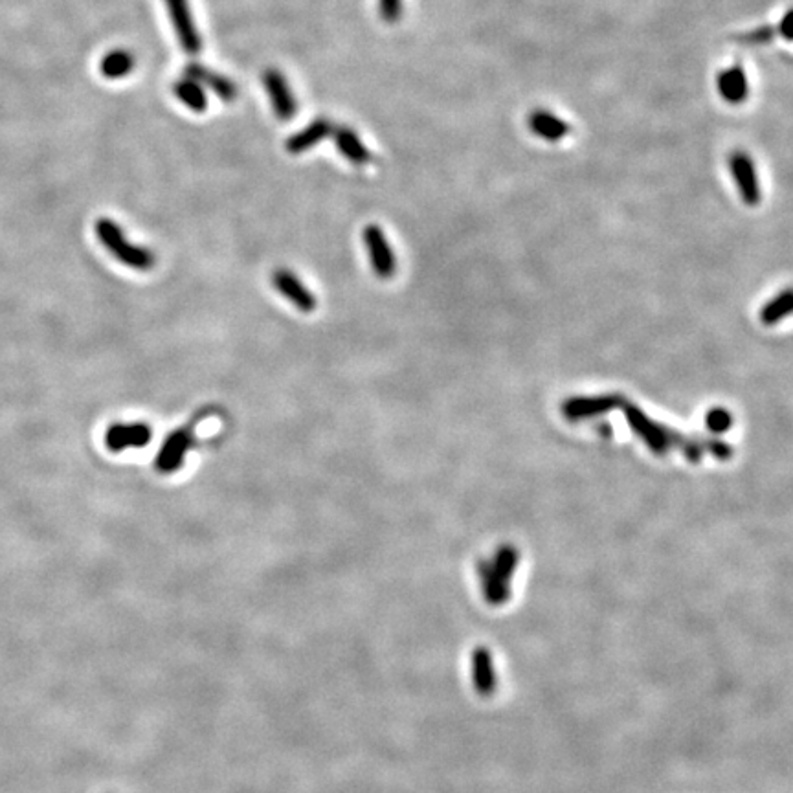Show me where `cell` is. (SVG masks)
<instances>
[{"label":"cell","instance_id":"8992f818","mask_svg":"<svg viewBox=\"0 0 793 793\" xmlns=\"http://www.w3.org/2000/svg\"><path fill=\"white\" fill-rule=\"evenodd\" d=\"M191 443H193V436H191L190 428H180V430L171 432L166 437L164 445L158 450L157 461H155L158 472H162V474L177 472L186 459Z\"/></svg>","mask_w":793,"mask_h":793},{"label":"cell","instance_id":"484cf974","mask_svg":"<svg viewBox=\"0 0 793 793\" xmlns=\"http://www.w3.org/2000/svg\"><path fill=\"white\" fill-rule=\"evenodd\" d=\"M707 448L715 454V458L727 459L731 456V448L724 445V443H720V441H709Z\"/></svg>","mask_w":793,"mask_h":793},{"label":"cell","instance_id":"5b68a950","mask_svg":"<svg viewBox=\"0 0 793 793\" xmlns=\"http://www.w3.org/2000/svg\"><path fill=\"white\" fill-rule=\"evenodd\" d=\"M362 239L368 248L371 267L375 270V274L382 280H390L397 270V259L393 254V248L386 239L384 230L377 224H369L362 232Z\"/></svg>","mask_w":793,"mask_h":793},{"label":"cell","instance_id":"9c48e42d","mask_svg":"<svg viewBox=\"0 0 793 793\" xmlns=\"http://www.w3.org/2000/svg\"><path fill=\"white\" fill-rule=\"evenodd\" d=\"M729 169L737 180L738 190L744 202L749 206H757L760 202V186L751 157L744 151H735L729 157Z\"/></svg>","mask_w":793,"mask_h":793},{"label":"cell","instance_id":"3957f363","mask_svg":"<svg viewBox=\"0 0 793 793\" xmlns=\"http://www.w3.org/2000/svg\"><path fill=\"white\" fill-rule=\"evenodd\" d=\"M168 8L169 21L186 54L197 56L201 52L202 39L191 13L190 0H164Z\"/></svg>","mask_w":793,"mask_h":793},{"label":"cell","instance_id":"cb8c5ba5","mask_svg":"<svg viewBox=\"0 0 793 793\" xmlns=\"http://www.w3.org/2000/svg\"><path fill=\"white\" fill-rule=\"evenodd\" d=\"M379 15L384 23H399L403 17V0H379Z\"/></svg>","mask_w":793,"mask_h":793},{"label":"cell","instance_id":"277c9868","mask_svg":"<svg viewBox=\"0 0 793 793\" xmlns=\"http://www.w3.org/2000/svg\"><path fill=\"white\" fill-rule=\"evenodd\" d=\"M265 92L269 96L272 111L281 122H289L298 112V101L292 94L291 85L276 68H267L261 76Z\"/></svg>","mask_w":793,"mask_h":793},{"label":"cell","instance_id":"30bf717a","mask_svg":"<svg viewBox=\"0 0 793 793\" xmlns=\"http://www.w3.org/2000/svg\"><path fill=\"white\" fill-rule=\"evenodd\" d=\"M623 399L619 395H603V397H582L570 399L562 406V412L570 421H581L595 415L606 414L615 406H621Z\"/></svg>","mask_w":793,"mask_h":793},{"label":"cell","instance_id":"d6986e66","mask_svg":"<svg viewBox=\"0 0 793 793\" xmlns=\"http://www.w3.org/2000/svg\"><path fill=\"white\" fill-rule=\"evenodd\" d=\"M474 682L481 694L494 693L496 687V678H494V669H492L491 654L487 650H476L474 654Z\"/></svg>","mask_w":793,"mask_h":793},{"label":"cell","instance_id":"52a82bcc","mask_svg":"<svg viewBox=\"0 0 793 793\" xmlns=\"http://www.w3.org/2000/svg\"><path fill=\"white\" fill-rule=\"evenodd\" d=\"M153 430L146 423H116L105 434V447L111 452L127 448H144L151 443Z\"/></svg>","mask_w":793,"mask_h":793},{"label":"cell","instance_id":"7a4b0ae2","mask_svg":"<svg viewBox=\"0 0 793 793\" xmlns=\"http://www.w3.org/2000/svg\"><path fill=\"white\" fill-rule=\"evenodd\" d=\"M96 235L101 245L105 246L125 267L140 272H147L155 267V254L149 248L129 243L122 228L111 219L107 217L98 219Z\"/></svg>","mask_w":793,"mask_h":793},{"label":"cell","instance_id":"ba28073f","mask_svg":"<svg viewBox=\"0 0 793 793\" xmlns=\"http://www.w3.org/2000/svg\"><path fill=\"white\" fill-rule=\"evenodd\" d=\"M272 285L298 311L313 313L314 309H316V298H314L313 292H311V289H307L303 285L302 280L291 270H276L274 276H272Z\"/></svg>","mask_w":793,"mask_h":793},{"label":"cell","instance_id":"4fadbf2b","mask_svg":"<svg viewBox=\"0 0 793 793\" xmlns=\"http://www.w3.org/2000/svg\"><path fill=\"white\" fill-rule=\"evenodd\" d=\"M333 140L335 146L342 157L347 158L355 166H366L371 162V153L368 147L362 142V138L349 129L346 125H340L333 129Z\"/></svg>","mask_w":793,"mask_h":793},{"label":"cell","instance_id":"8fae6325","mask_svg":"<svg viewBox=\"0 0 793 793\" xmlns=\"http://www.w3.org/2000/svg\"><path fill=\"white\" fill-rule=\"evenodd\" d=\"M186 76L195 79L202 89L206 87V89L212 90L217 98H221L226 103H232L237 98V87L234 83L212 68L204 67L199 63H191L186 67Z\"/></svg>","mask_w":793,"mask_h":793},{"label":"cell","instance_id":"ac0fdd59","mask_svg":"<svg viewBox=\"0 0 793 793\" xmlns=\"http://www.w3.org/2000/svg\"><path fill=\"white\" fill-rule=\"evenodd\" d=\"M135 56L127 50H112L101 59V74L107 79H122L135 68Z\"/></svg>","mask_w":793,"mask_h":793},{"label":"cell","instance_id":"6da1fadb","mask_svg":"<svg viewBox=\"0 0 793 793\" xmlns=\"http://www.w3.org/2000/svg\"><path fill=\"white\" fill-rule=\"evenodd\" d=\"M623 410H625L626 421L630 428L641 437L648 448L656 454H667L672 447H680L685 454V458L691 461H700L702 458V445L693 439H685L678 432H674L667 426L658 425L652 419H648L634 404L626 403L623 399Z\"/></svg>","mask_w":793,"mask_h":793},{"label":"cell","instance_id":"5bb4252c","mask_svg":"<svg viewBox=\"0 0 793 793\" xmlns=\"http://www.w3.org/2000/svg\"><path fill=\"white\" fill-rule=\"evenodd\" d=\"M529 127L533 129L535 135L548 140V142H557L562 140L564 136L570 133V125L560 120L559 116H555L553 112L549 111H535L529 116Z\"/></svg>","mask_w":793,"mask_h":793},{"label":"cell","instance_id":"2e32d148","mask_svg":"<svg viewBox=\"0 0 793 793\" xmlns=\"http://www.w3.org/2000/svg\"><path fill=\"white\" fill-rule=\"evenodd\" d=\"M718 90L729 103H742L748 98L749 85L746 72L740 67H731L718 76Z\"/></svg>","mask_w":793,"mask_h":793},{"label":"cell","instance_id":"d4e9b609","mask_svg":"<svg viewBox=\"0 0 793 793\" xmlns=\"http://www.w3.org/2000/svg\"><path fill=\"white\" fill-rule=\"evenodd\" d=\"M777 34H781L788 41H793V10L782 17L781 24L777 26Z\"/></svg>","mask_w":793,"mask_h":793},{"label":"cell","instance_id":"9a60e30c","mask_svg":"<svg viewBox=\"0 0 793 793\" xmlns=\"http://www.w3.org/2000/svg\"><path fill=\"white\" fill-rule=\"evenodd\" d=\"M478 571H480L481 588L485 599L496 606L505 603L511 595L509 581H505L502 575L494 570L491 562H480Z\"/></svg>","mask_w":793,"mask_h":793},{"label":"cell","instance_id":"ffe728a7","mask_svg":"<svg viewBox=\"0 0 793 793\" xmlns=\"http://www.w3.org/2000/svg\"><path fill=\"white\" fill-rule=\"evenodd\" d=\"M793 314V289L781 292L775 296L760 313V320L766 325H775Z\"/></svg>","mask_w":793,"mask_h":793},{"label":"cell","instance_id":"44dd1931","mask_svg":"<svg viewBox=\"0 0 793 793\" xmlns=\"http://www.w3.org/2000/svg\"><path fill=\"white\" fill-rule=\"evenodd\" d=\"M491 564L494 566V570L498 571L505 581L511 582L514 571H516V566H518V551H516L513 546H502V548L496 551V555H494V560H492Z\"/></svg>","mask_w":793,"mask_h":793},{"label":"cell","instance_id":"e0dca14e","mask_svg":"<svg viewBox=\"0 0 793 793\" xmlns=\"http://www.w3.org/2000/svg\"><path fill=\"white\" fill-rule=\"evenodd\" d=\"M173 92L190 111L193 112H206L208 111V96L202 89L201 85L195 79L182 78L173 83Z\"/></svg>","mask_w":793,"mask_h":793},{"label":"cell","instance_id":"7c38bea8","mask_svg":"<svg viewBox=\"0 0 793 793\" xmlns=\"http://www.w3.org/2000/svg\"><path fill=\"white\" fill-rule=\"evenodd\" d=\"M331 135H333V123L329 122L327 118H316L314 122L305 125L302 131L292 135L287 140L285 147L291 155H302Z\"/></svg>","mask_w":793,"mask_h":793},{"label":"cell","instance_id":"7402d4cb","mask_svg":"<svg viewBox=\"0 0 793 793\" xmlns=\"http://www.w3.org/2000/svg\"><path fill=\"white\" fill-rule=\"evenodd\" d=\"M775 34H777L775 26H760L748 34L738 35L737 39L742 46H762L768 45Z\"/></svg>","mask_w":793,"mask_h":793},{"label":"cell","instance_id":"603a6c76","mask_svg":"<svg viewBox=\"0 0 793 793\" xmlns=\"http://www.w3.org/2000/svg\"><path fill=\"white\" fill-rule=\"evenodd\" d=\"M705 423H707V428L711 432L722 434V432H727L733 425V417L724 408H713L705 417Z\"/></svg>","mask_w":793,"mask_h":793}]
</instances>
